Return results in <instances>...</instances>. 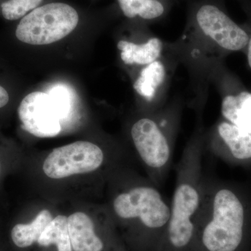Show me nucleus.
<instances>
[{
  "instance_id": "14",
  "label": "nucleus",
  "mask_w": 251,
  "mask_h": 251,
  "mask_svg": "<svg viewBox=\"0 0 251 251\" xmlns=\"http://www.w3.org/2000/svg\"><path fill=\"white\" fill-rule=\"evenodd\" d=\"M126 17L145 21H157L166 15L169 0H117Z\"/></svg>"
},
{
  "instance_id": "9",
  "label": "nucleus",
  "mask_w": 251,
  "mask_h": 251,
  "mask_svg": "<svg viewBox=\"0 0 251 251\" xmlns=\"http://www.w3.org/2000/svg\"><path fill=\"white\" fill-rule=\"evenodd\" d=\"M223 148L238 161L251 159V133L230 122H221L216 127L215 138L211 140L210 149L214 153Z\"/></svg>"
},
{
  "instance_id": "17",
  "label": "nucleus",
  "mask_w": 251,
  "mask_h": 251,
  "mask_svg": "<svg viewBox=\"0 0 251 251\" xmlns=\"http://www.w3.org/2000/svg\"><path fill=\"white\" fill-rule=\"evenodd\" d=\"M43 0H8L1 5V13L5 19L16 21L23 18L29 11L39 7Z\"/></svg>"
},
{
  "instance_id": "2",
  "label": "nucleus",
  "mask_w": 251,
  "mask_h": 251,
  "mask_svg": "<svg viewBox=\"0 0 251 251\" xmlns=\"http://www.w3.org/2000/svg\"><path fill=\"white\" fill-rule=\"evenodd\" d=\"M246 218L237 193L206 182L191 251H237L244 240Z\"/></svg>"
},
{
  "instance_id": "4",
  "label": "nucleus",
  "mask_w": 251,
  "mask_h": 251,
  "mask_svg": "<svg viewBox=\"0 0 251 251\" xmlns=\"http://www.w3.org/2000/svg\"><path fill=\"white\" fill-rule=\"evenodd\" d=\"M77 11L70 5L54 2L43 5L24 16L18 24V40L31 45H47L64 39L78 24Z\"/></svg>"
},
{
  "instance_id": "18",
  "label": "nucleus",
  "mask_w": 251,
  "mask_h": 251,
  "mask_svg": "<svg viewBox=\"0 0 251 251\" xmlns=\"http://www.w3.org/2000/svg\"><path fill=\"white\" fill-rule=\"evenodd\" d=\"M58 108L63 117L65 119L72 109V95L67 87L63 85L54 86L48 92Z\"/></svg>"
},
{
  "instance_id": "20",
  "label": "nucleus",
  "mask_w": 251,
  "mask_h": 251,
  "mask_svg": "<svg viewBox=\"0 0 251 251\" xmlns=\"http://www.w3.org/2000/svg\"><path fill=\"white\" fill-rule=\"evenodd\" d=\"M247 50L248 64H249L251 69V36H250V39H249V44H248Z\"/></svg>"
},
{
  "instance_id": "7",
  "label": "nucleus",
  "mask_w": 251,
  "mask_h": 251,
  "mask_svg": "<svg viewBox=\"0 0 251 251\" xmlns=\"http://www.w3.org/2000/svg\"><path fill=\"white\" fill-rule=\"evenodd\" d=\"M103 161V151L97 145L77 141L54 149L44 161L43 170L50 178L63 179L96 171Z\"/></svg>"
},
{
  "instance_id": "10",
  "label": "nucleus",
  "mask_w": 251,
  "mask_h": 251,
  "mask_svg": "<svg viewBox=\"0 0 251 251\" xmlns=\"http://www.w3.org/2000/svg\"><path fill=\"white\" fill-rule=\"evenodd\" d=\"M68 229L73 251H103L104 243L95 232L91 218L83 212L68 217Z\"/></svg>"
},
{
  "instance_id": "15",
  "label": "nucleus",
  "mask_w": 251,
  "mask_h": 251,
  "mask_svg": "<svg viewBox=\"0 0 251 251\" xmlns=\"http://www.w3.org/2000/svg\"><path fill=\"white\" fill-rule=\"evenodd\" d=\"M167 75L164 64L161 60L145 66L133 84V88L147 100H152L164 83Z\"/></svg>"
},
{
  "instance_id": "22",
  "label": "nucleus",
  "mask_w": 251,
  "mask_h": 251,
  "mask_svg": "<svg viewBox=\"0 0 251 251\" xmlns=\"http://www.w3.org/2000/svg\"><path fill=\"white\" fill-rule=\"evenodd\" d=\"M0 251H5L3 250L2 249H1V246H0Z\"/></svg>"
},
{
  "instance_id": "8",
  "label": "nucleus",
  "mask_w": 251,
  "mask_h": 251,
  "mask_svg": "<svg viewBox=\"0 0 251 251\" xmlns=\"http://www.w3.org/2000/svg\"><path fill=\"white\" fill-rule=\"evenodd\" d=\"M23 130L39 138L60 133L63 119L58 108L48 93L34 92L23 99L18 109Z\"/></svg>"
},
{
  "instance_id": "16",
  "label": "nucleus",
  "mask_w": 251,
  "mask_h": 251,
  "mask_svg": "<svg viewBox=\"0 0 251 251\" xmlns=\"http://www.w3.org/2000/svg\"><path fill=\"white\" fill-rule=\"evenodd\" d=\"M37 243L41 247L55 245L57 251H73L68 229V217L59 215L53 218L46 226Z\"/></svg>"
},
{
  "instance_id": "11",
  "label": "nucleus",
  "mask_w": 251,
  "mask_h": 251,
  "mask_svg": "<svg viewBox=\"0 0 251 251\" xmlns=\"http://www.w3.org/2000/svg\"><path fill=\"white\" fill-rule=\"evenodd\" d=\"M117 48L121 52L120 55L125 64L145 67L160 59L163 44L158 38L153 37L141 44L120 41Z\"/></svg>"
},
{
  "instance_id": "5",
  "label": "nucleus",
  "mask_w": 251,
  "mask_h": 251,
  "mask_svg": "<svg viewBox=\"0 0 251 251\" xmlns=\"http://www.w3.org/2000/svg\"><path fill=\"white\" fill-rule=\"evenodd\" d=\"M130 135L151 181L159 186L166 178L173 161L171 132L156 117H143L133 124Z\"/></svg>"
},
{
  "instance_id": "19",
  "label": "nucleus",
  "mask_w": 251,
  "mask_h": 251,
  "mask_svg": "<svg viewBox=\"0 0 251 251\" xmlns=\"http://www.w3.org/2000/svg\"><path fill=\"white\" fill-rule=\"evenodd\" d=\"M9 96L7 91L0 86V109L4 108L9 103Z\"/></svg>"
},
{
  "instance_id": "12",
  "label": "nucleus",
  "mask_w": 251,
  "mask_h": 251,
  "mask_svg": "<svg viewBox=\"0 0 251 251\" xmlns=\"http://www.w3.org/2000/svg\"><path fill=\"white\" fill-rule=\"evenodd\" d=\"M50 211L44 209L30 223H18L9 232L10 243L19 250H25L37 243L46 226L52 221Z\"/></svg>"
},
{
  "instance_id": "1",
  "label": "nucleus",
  "mask_w": 251,
  "mask_h": 251,
  "mask_svg": "<svg viewBox=\"0 0 251 251\" xmlns=\"http://www.w3.org/2000/svg\"><path fill=\"white\" fill-rule=\"evenodd\" d=\"M202 138L186 147L176 166L171 217L159 251H191L206 185L202 172Z\"/></svg>"
},
{
  "instance_id": "3",
  "label": "nucleus",
  "mask_w": 251,
  "mask_h": 251,
  "mask_svg": "<svg viewBox=\"0 0 251 251\" xmlns=\"http://www.w3.org/2000/svg\"><path fill=\"white\" fill-rule=\"evenodd\" d=\"M117 217L137 225L151 251H159L171 217L168 204L154 183H144L123 191L114 198Z\"/></svg>"
},
{
  "instance_id": "13",
  "label": "nucleus",
  "mask_w": 251,
  "mask_h": 251,
  "mask_svg": "<svg viewBox=\"0 0 251 251\" xmlns=\"http://www.w3.org/2000/svg\"><path fill=\"white\" fill-rule=\"evenodd\" d=\"M223 116L232 125L251 133V93L242 91L228 94L223 99Z\"/></svg>"
},
{
  "instance_id": "21",
  "label": "nucleus",
  "mask_w": 251,
  "mask_h": 251,
  "mask_svg": "<svg viewBox=\"0 0 251 251\" xmlns=\"http://www.w3.org/2000/svg\"><path fill=\"white\" fill-rule=\"evenodd\" d=\"M1 162H0V175H1Z\"/></svg>"
},
{
  "instance_id": "6",
  "label": "nucleus",
  "mask_w": 251,
  "mask_h": 251,
  "mask_svg": "<svg viewBox=\"0 0 251 251\" xmlns=\"http://www.w3.org/2000/svg\"><path fill=\"white\" fill-rule=\"evenodd\" d=\"M191 23L201 35L226 52L247 49L250 36L214 1H203L193 7Z\"/></svg>"
}]
</instances>
